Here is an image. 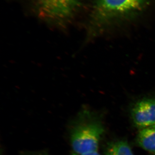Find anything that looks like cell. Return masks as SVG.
<instances>
[{
    "mask_svg": "<svg viewBox=\"0 0 155 155\" xmlns=\"http://www.w3.org/2000/svg\"><path fill=\"white\" fill-rule=\"evenodd\" d=\"M100 116L87 107H83L73 119L69 128V139L73 153L97 151L104 127Z\"/></svg>",
    "mask_w": 155,
    "mask_h": 155,
    "instance_id": "obj_1",
    "label": "cell"
},
{
    "mask_svg": "<svg viewBox=\"0 0 155 155\" xmlns=\"http://www.w3.org/2000/svg\"><path fill=\"white\" fill-rule=\"evenodd\" d=\"M37 14L50 25L66 28L76 14L82 0H31Z\"/></svg>",
    "mask_w": 155,
    "mask_h": 155,
    "instance_id": "obj_2",
    "label": "cell"
},
{
    "mask_svg": "<svg viewBox=\"0 0 155 155\" xmlns=\"http://www.w3.org/2000/svg\"><path fill=\"white\" fill-rule=\"evenodd\" d=\"M134 124L140 129L155 125V91L139 97L131 105Z\"/></svg>",
    "mask_w": 155,
    "mask_h": 155,
    "instance_id": "obj_3",
    "label": "cell"
},
{
    "mask_svg": "<svg viewBox=\"0 0 155 155\" xmlns=\"http://www.w3.org/2000/svg\"><path fill=\"white\" fill-rule=\"evenodd\" d=\"M145 0H97L99 19L125 14L139 8Z\"/></svg>",
    "mask_w": 155,
    "mask_h": 155,
    "instance_id": "obj_4",
    "label": "cell"
},
{
    "mask_svg": "<svg viewBox=\"0 0 155 155\" xmlns=\"http://www.w3.org/2000/svg\"><path fill=\"white\" fill-rule=\"evenodd\" d=\"M136 142L142 148L155 155V125L140 129Z\"/></svg>",
    "mask_w": 155,
    "mask_h": 155,
    "instance_id": "obj_5",
    "label": "cell"
},
{
    "mask_svg": "<svg viewBox=\"0 0 155 155\" xmlns=\"http://www.w3.org/2000/svg\"><path fill=\"white\" fill-rule=\"evenodd\" d=\"M105 155H134L130 146L124 140H118L108 146Z\"/></svg>",
    "mask_w": 155,
    "mask_h": 155,
    "instance_id": "obj_6",
    "label": "cell"
},
{
    "mask_svg": "<svg viewBox=\"0 0 155 155\" xmlns=\"http://www.w3.org/2000/svg\"><path fill=\"white\" fill-rule=\"evenodd\" d=\"M22 155H49L45 152H28Z\"/></svg>",
    "mask_w": 155,
    "mask_h": 155,
    "instance_id": "obj_7",
    "label": "cell"
},
{
    "mask_svg": "<svg viewBox=\"0 0 155 155\" xmlns=\"http://www.w3.org/2000/svg\"><path fill=\"white\" fill-rule=\"evenodd\" d=\"M72 155H101L97 151L94 152L87 153L81 154H76L72 153Z\"/></svg>",
    "mask_w": 155,
    "mask_h": 155,
    "instance_id": "obj_8",
    "label": "cell"
}]
</instances>
